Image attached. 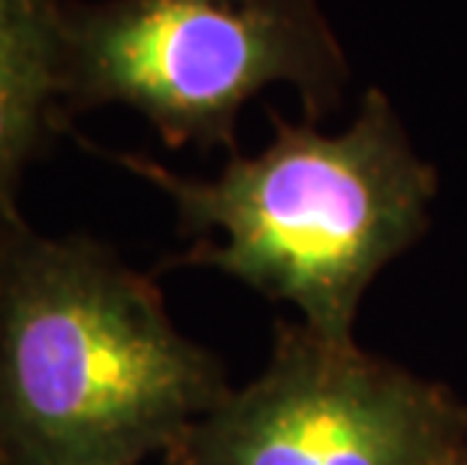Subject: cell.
Segmentation results:
<instances>
[{"mask_svg":"<svg viewBox=\"0 0 467 465\" xmlns=\"http://www.w3.org/2000/svg\"><path fill=\"white\" fill-rule=\"evenodd\" d=\"M230 393L154 279L88 236L22 227L0 284V465H136Z\"/></svg>","mask_w":467,"mask_h":465,"instance_id":"cell-1","label":"cell"},{"mask_svg":"<svg viewBox=\"0 0 467 465\" xmlns=\"http://www.w3.org/2000/svg\"><path fill=\"white\" fill-rule=\"evenodd\" d=\"M272 118L275 140L254 157L233 154L208 182L112 157L175 203L182 233L202 236L175 263L233 275L290 302L326 339H353L365 291L429 227L437 173L377 88L341 133Z\"/></svg>","mask_w":467,"mask_h":465,"instance_id":"cell-2","label":"cell"},{"mask_svg":"<svg viewBox=\"0 0 467 465\" xmlns=\"http://www.w3.org/2000/svg\"><path fill=\"white\" fill-rule=\"evenodd\" d=\"M347 76L317 0L67 4V103H124L172 148H233L242 106L275 82L296 85L320 115Z\"/></svg>","mask_w":467,"mask_h":465,"instance_id":"cell-3","label":"cell"},{"mask_svg":"<svg viewBox=\"0 0 467 465\" xmlns=\"http://www.w3.org/2000/svg\"><path fill=\"white\" fill-rule=\"evenodd\" d=\"M467 408L353 339L277 326L272 360L187 429L169 465H450Z\"/></svg>","mask_w":467,"mask_h":465,"instance_id":"cell-4","label":"cell"},{"mask_svg":"<svg viewBox=\"0 0 467 465\" xmlns=\"http://www.w3.org/2000/svg\"><path fill=\"white\" fill-rule=\"evenodd\" d=\"M64 37V0H0V217L9 221H22L18 182L67 103Z\"/></svg>","mask_w":467,"mask_h":465,"instance_id":"cell-5","label":"cell"},{"mask_svg":"<svg viewBox=\"0 0 467 465\" xmlns=\"http://www.w3.org/2000/svg\"><path fill=\"white\" fill-rule=\"evenodd\" d=\"M25 217L22 221H9V217H0V284H4V269H6V257H9V248H13V239L16 233L22 230Z\"/></svg>","mask_w":467,"mask_h":465,"instance_id":"cell-6","label":"cell"},{"mask_svg":"<svg viewBox=\"0 0 467 465\" xmlns=\"http://www.w3.org/2000/svg\"><path fill=\"white\" fill-rule=\"evenodd\" d=\"M462 457H464V453H462ZM462 457H459V460H452L450 465H462Z\"/></svg>","mask_w":467,"mask_h":465,"instance_id":"cell-7","label":"cell"},{"mask_svg":"<svg viewBox=\"0 0 467 465\" xmlns=\"http://www.w3.org/2000/svg\"><path fill=\"white\" fill-rule=\"evenodd\" d=\"M462 465H467V450H464V457H462Z\"/></svg>","mask_w":467,"mask_h":465,"instance_id":"cell-8","label":"cell"}]
</instances>
